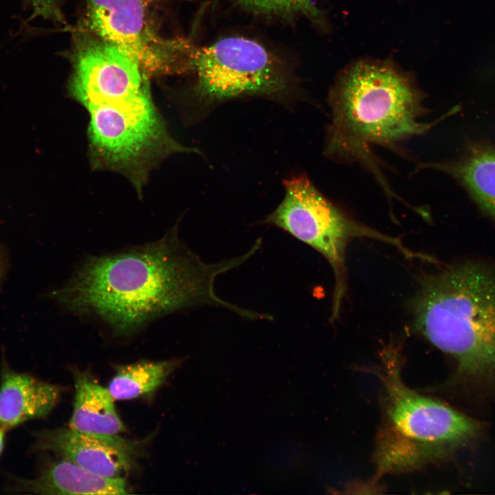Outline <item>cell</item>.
Here are the masks:
<instances>
[{"label": "cell", "instance_id": "cell-1", "mask_svg": "<svg viewBox=\"0 0 495 495\" xmlns=\"http://www.w3.org/2000/svg\"><path fill=\"white\" fill-rule=\"evenodd\" d=\"M257 250L252 245L239 256L206 263L180 241L175 227L155 242L87 258L50 297L74 314L98 319L116 336H131L158 317L201 305L254 320L257 312L217 296L214 281Z\"/></svg>", "mask_w": 495, "mask_h": 495}, {"label": "cell", "instance_id": "cell-2", "mask_svg": "<svg viewBox=\"0 0 495 495\" xmlns=\"http://www.w3.org/2000/svg\"><path fill=\"white\" fill-rule=\"evenodd\" d=\"M424 100L412 76L390 61L353 63L330 90L325 155L373 167V146L397 151L402 143L425 134L460 110L455 106L433 122H423L428 112Z\"/></svg>", "mask_w": 495, "mask_h": 495}, {"label": "cell", "instance_id": "cell-3", "mask_svg": "<svg viewBox=\"0 0 495 495\" xmlns=\"http://www.w3.org/2000/svg\"><path fill=\"white\" fill-rule=\"evenodd\" d=\"M416 329L456 363L452 381L495 386V270L474 262L425 277L412 302Z\"/></svg>", "mask_w": 495, "mask_h": 495}, {"label": "cell", "instance_id": "cell-4", "mask_svg": "<svg viewBox=\"0 0 495 495\" xmlns=\"http://www.w3.org/2000/svg\"><path fill=\"white\" fill-rule=\"evenodd\" d=\"M378 374L383 417L374 453L373 483L383 476L412 471L439 461L478 436L477 421L405 384L397 349L383 352Z\"/></svg>", "mask_w": 495, "mask_h": 495}, {"label": "cell", "instance_id": "cell-5", "mask_svg": "<svg viewBox=\"0 0 495 495\" xmlns=\"http://www.w3.org/2000/svg\"><path fill=\"white\" fill-rule=\"evenodd\" d=\"M284 199L262 223L277 227L320 253L335 274L331 319L340 312L346 291V250L355 238H368L396 247L406 256L416 253L397 238L384 234L349 217L329 201L304 175L286 179Z\"/></svg>", "mask_w": 495, "mask_h": 495}, {"label": "cell", "instance_id": "cell-6", "mask_svg": "<svg viewBox=\"0 0 495 495\" xmlns=\"http://www.w3.org/2000/svg\"><path fill=\"white\" fill-rule=\"evenodd\" d=\"M192 70L195 94L208 104L249 95L280 98L293 89L283 63L261 43L242 36L196 47Z\"/></svg>", "mask_w": 495, "mask_h": 495}, {"label": "cell", "instance_id": "cell-7", "mask_svg": "<svg viewBox=\"0 0 495 495\" xmlns=\"http://www.w3.org/2000/svg\"><path fill=\"white\" fill-rule=\"evenodd\" d=\"M155 0H86L82 30L123 51L149 73L192 70L196 47L164 37L154 16Z\"/></svg>", "mask_w": 495, "mask_h": 495}, {"label": "cell", "instance_id": "cell-8", "mask_svg": "<svg viewBox=\"0 0 495 495\" xmlns=\"http://www.w3.org/2000/svg\"><path fill=\"white\" fill-rule=\"evenodd\" d=\"M86 107L90 115L89 135L94 148L111 165L136 166L153 153L159 143L173 152H197L167 135L149 90Z\"/></svg>", "mask_w": 495, "mask_h": 495}, {"label": "cell", "instance_id": "cell-9", "mask_svg": "<svg viewBox=\"0 0 495 495\" xmlns=\"http://www.w3.org/2000/svg\"><path fill=\"white\" fill-rule=\"evenodd\" d=\"M30 452H50L86 470L111 478H124L135 465L138 441L119 435L79 432L69 428L43 429L32 433Z\"/></svg>", "mask_w": 495, "mask_h": 495}, {"label": "cell", "instance_id": "cell-10", "mask_svg": "<svg viewBox=\"0 0 495 495\" xmlns=\"http://www.w3.org/2000/svg\"><path fill=\"white\" fill-rule=\"evenodd\" d=\"M63 388L10 368L2 357L0 369V428L13 429L46 418L58 403Z\"/></svg>", "mask_w": 495, "mask_h": 495}, {"label": "cell", "instance_id": "cell-11", "mask_svg": "<svg viewBox=\"0 0 495 495\" xmlns=\"http://www.w3.org/2000/svg\"><path fill=\"white\" fill-rule=\"evenodd\" d=\"M7 490L38 494H126L130 492L123 478L104 477L60 458L43 463L34 478H12Z\"/></svg>", "mask_w": 495, "mask_h": 495}, {"label": "cell", "instance_id": "cell-12", "mask_svg": "<svg viewBox=\"0 0 495 495\" xmlns=\"http://www.w3.org/2000/svg\"><path fill=\"white\" fill-rule=\"evenodd\" d=\"M431 168L453 178L479 208L495 219V145L470 141L455 160L424 163L419 169Z\"/></svg>", "mask_w": 495, "mask_h": 495}, {"label": "cell", "instance_id": "cell-13", "mask_svg": "<svg viewBox=\"0 0 495 495\" xmlns=\"http://www.w3.org/2000/svg\"><path fill=\"white\" fill-rule=\"evenodd\" d=\"M75 399L68 428L86 434L119 435L126 427L107 388L87 371L74 370Z\"/></svg>", "mask_w": 495, "mask_h": 495}, {"label": "cell", "instance_id": "cell-14", "mask_svg": "<svg viewBox=\"0 0 495 495\" xmlns=\"http://www.w3.org/2000/svg\"><path fill=\"white\" fill-rule=\"evenodd\" d=\"M182 362L179 359L141 360L116 366L115 375L107 388L115 400L150 397L166 382Z\"/></svg>", "mask_w": 495, "mask_h": 495}, {"label": "cell", "instance_id": "cell-15", "mask_svg": "<svg viewBox=\"0 0 495 495\" xmlns=\"http://www.w3.org/2000/svg\"><path fill=\"white\" fill-rule=\"evenodd\" d=\"M236 3L257 14L284 17L304 15L323 23L321 11L313 0H234Z\"/></svg>", "mask_w": 495, "mask_h": 495}, {"label": "cell", "instance_id": "cell-16", "mask_svg": "<svg viewBox=\"0 0 495 495\" xmlns=\"http://www.w3.org/2000/svg\"><path fill=\"white\" fill-rule=\"evenodd\" d=\"M31 11V17L41 18L57 24H65L60 0H22Z\"/></svg>", "mask_w": 495, "mask_h": 495}, {"label": "cell", "instance_id": "cell-17", "mask_svg": "<svg viewBox=\"0 0 495 495\" xmlns=\"http://www.w3.org/2000/svg\"><path fill=\"white\" fill-rule=\"evenodd\" d=\"M9 265L8 254L6 248L0 245V285L8 272Z\"/></svg>", "mask_w": 495, "mask_h": 495}, {"label": "cell", "instance_id": "cell-18", "mask_svg": "<svg viewBox=\"0 0 495 495\" xmlns=\"http://www.w3.org/2000/svg\"><path fill=\"white\" fill-rule=\"evenodd\" d=\"M6 432L4 429L0 428V456L1 455L4 446H5V440H6Z\"/></svg>", "mask_w": 495, "mask_h": 495}]
</instances>
